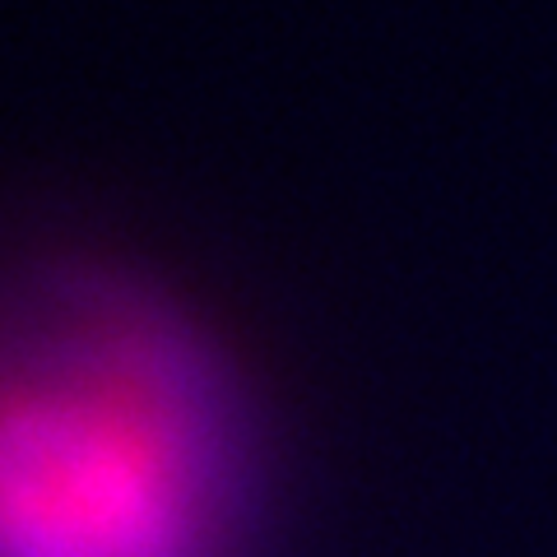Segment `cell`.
Segmentation results:
<instances>
[{"instance_id": "1", "label": "cell", "mask_w": 557, "mask_h": 557, "mask_svg": "<svg viewBox=\"0 0 557 557\" xmlns=\"http://www.w3.org/2000/svg\"><path fill=\"white\" fill-rule=\"evenodd\" d=\"M270 442L196 307L131 260L0 270V557H265Z\"/></svg>"}]
</instances>
